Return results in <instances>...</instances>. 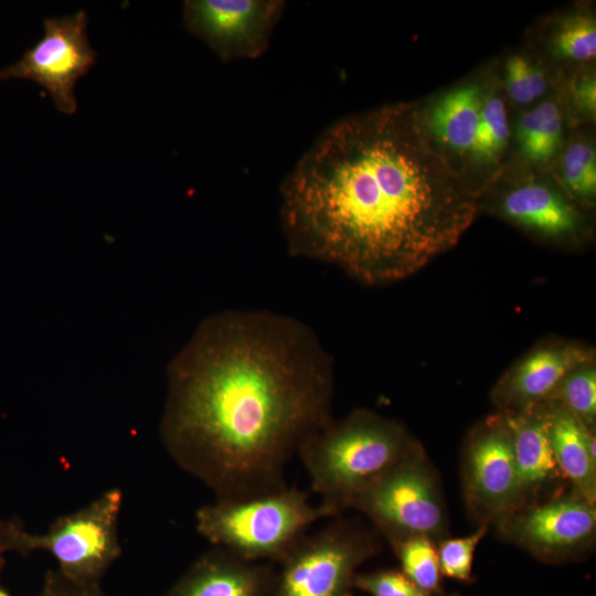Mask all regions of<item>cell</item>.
I'll use <instances>...</instances> for the list:
<instances>
[{
  "instance_id": "obj_18",
  "label": "cell",
  "mask_w": 596,
  "mask_h": 596,
  "mask_svg": "<svg viewBox=\"0 0 596 596\" xmlns=\"http://www.w3.org/2000/svg\"><path fill=\"white\" fill-rule=\"evenodd\" d=\"M565 114L560 99L545 97L520 115L512 138L525 166L547 170L555 163L566 141Z\"/></svg>"
},
{
  "instance_id": "obj_27",
  "label": "cell",
  "mask_w": 596,
  "mask_h": 596,
  "mask_svg": "<svg viewBox=\"0 0 596 596\" xmlns=\"http://www.w3.org/2000/svg\"><path fill=\"white\" fill-rule=\"evenodd\" d=\"M38 596H107L99 585L84 584L63 575L58 570L45 573L41 592Z\"/></svg>"
},
{
  "instance_id": "obj_14",
  "label": "cell",
  "mask_w": 596,
  "mask_h": 596,
  "mask_svg": "<svg viewBox=\"0 0 596 596\" xmlns=\"http://www.w3.org/2000/svg\"><path fill=\"white\" fill-rule=\"evenodd\" d=\"M592 361L590 353L571 344L538 348L521 359L494 389L498 405L512 412L551 400L563 377L574 368Z\"/></svg>"
},
{
  "instance_id": "obj_5",
  "label": "cell",
  "mask_w": 596,
  "mask_h": 596,
  "mask_svg": "<svg viewBox=\"0 0 596 596\" xmlns=\"http://www.w3.org/2000/svg\"><path fill=\"white\" fill-rule=\"evenodd\" d=\"M332 518L296 487L217 500L195 512V529L212 546L248 562H280L318 520Z\"/></svg>"
},
{
  "instance_id": "obj_28",
  "label": "cell",
  "mask_w": 596,
  "mask_h": 596,
  "mask_svg": "<svg viewBox=\"0 0 596 596\" xmlns=\"http://www.w3.org/2000/svg\"><path fill=\"white\" fill-rule=\"evenodd\" d=\"M2 526H3V520L0 518V571L2 566V554L4 551L3 543H2ZM0 596H11L1 585H0Z\"/></svg>"
},
{
  "instance_id": "obj_12",
  "label": "cell",
  "mask_w": 596,
  "mask_h": 596,
  "mask_svg": "<svg viewBox=\"0 0 596 596\" xmlns=\"http://www.w3.org/2000/svg\"><path fill=\"white\" fill-rule=\"evenodd\" d=\"M465 494L481 524L521 508V490L510 429L496 417L469 440L464 459Z\"/></svg>"
},
{
  "instance_id": "obj_13",
  "label": "cell",
  "mask_w": 596,
  "mask_h": 596,
  "mask_svg": "<svg viewBox=\"0 0 596 596\" xmlns=\"http://www.w3.org/2000/svg\"><path fill=\"white\" fill-rule=\"evenodd\" d=\"M499 521L507 538L549 561L583 552L596 531L595 504L576 492L518 508Z\"/></svg>"
},
{
  "instance_id": "obj_23",
  "label": "cell",
  "mask_w": 596,
  "mask_h": 596,
  "mask_svg": "<svg viewBox=\"0 0 596 596\" xmlns=\"http://www.w3.org/2000/svg\"><path fill=\"white\" fill-rule=\"evenodd\" d=\"M550 401L564 407L592 429L596 418V369L592 361L572 369Z\"/></svg>"
},
{
  "instance_id": "obj_21",
  "label": "cell",
  "mask_w": 596,
  "mask_h": 596,
  "mask_svg": "<svg viewBox=\"0 0 596 596\" xmlns=\"http://www.w3.org/2000/svg\"><path fill=\"white\" fill-rule=\"evenodd\" d=\"M501 75L504 95L517 106L539 103L550 88L547 66L526 52L509 54L503 61Z\"/></svg>"
},
{
  "instance_id": "obj_22",
  "label": "cell",
  "mask_w": 596,
  "mask_h": 596,
  "mask_svg": "<svg viewBox=\"0 0 596 596\" xmlns=\"http://www.w3.org/2000/svg\"><path fill=\"white\" fill-rule=\"evenodd\" d=\"M390 542L401 563V571L428 596L439 593L443 575L433 539L409 536Z\"/></svg>"
},
{
  "instance_id": "obj_11",
  "label": "cell",
  "mask_w": 596,
  "mask_h": 596,
  "mask_svg": "<svg viewBox=\"0 0 596 596\" xmlns=\"http://www.w3.org/2000/svg\"><path fill=\"white\" fill-rule=\"evenodd\" d=\"M286 2L281 0H187L183 25L223 62L265 53Z\"/></svg>"
},
{
  "instance_id": "obj_25",
  "label": "cell",
  "mask_w": 596,
  "mask_h": 596,
  "mask_svg": "<svg viewBox=\"0 0 596 596\" xmlns=\"http://www.w3.org/2000/svg\"><path fill=\"white\" fill-rule=\"evenodd\" d=\"M353 586L371 596H428L398 570L356 574Z\"/></svg>"
},
{
  "instance_id": "obj_4",
  "label": "cell",
  "mask_w": 596,
  "mask_h": 596,
  "mask_svg": "<svg viewBox=\"0 0 596 596\" xmlns=\"http://www.w3.org/2000/svg\"><path fill=\"white\" fill-rule=\"evenodd\" d=\"M416 448L395 421L358 409L309 436L297 456L319 504L334 518Z\"/></svg>"
},
{
  "instance_id": "obj_8",
  "label": "cell",
  "mask_w": 596,
  "mask_h": 596,
  "mask_svg": "<svg viewBox=\"0 0 596 596\" xmlns=\"http://www.w3.org/2000/svg\"><path fill=\"white\" fill-rule=\"evenodd\" d=\"M353 508L364 513L389 541L439 538L446 529L438 486L417 448L370 486Z\"/></svg>"
},
{
  "instance_id": "obj_19",
  "label": "cell",
  "mask_w": 596,
  "mask_h": 596,
  "mask_svg": "<svg viewBox=\"0 0 596 596\" xmlns=\"http://www.w3.org/2000/svg\"><path fill=\"white\" fill-rule=\"evenodd\" d=\"M547 54L576 71L590 67L596 56V19L590 6L575 7L550 21Z\"/></svg>"
},
{
  "instance_id": "obj_29",
  "label": "cell",
  "mask_w": 596,
  "mask_h": 596,
  "mask_svg": "<svg viewBox=\"0 0 596 596\" xmlns=\"http://www.w3.org/2000/svg\"><path fill=\"white\" fill-rule=\"evenodd\" d=\"M451 596H458V595H451Z\"/></svg>"
},
{
  "instance_id": "obj_6",
  "label": "cell",
  "mask_w": 596,
  "mask_h": 596,
  "mask_svg": "<svg viewBox=\"0 0 596 596\" xmlns=\"http://www.w3.org/2000/svg\"><path fill=\"white\" fill-rule=\"evenodd\" d=\"M121 507L123 492L113 488L87 505L57 518L42 534L28 532L19 520L3 521L4 551L21 555L45 551L66 577L99 585L123 552L118 534Z\"/></svg>"
},
{
  "instance_id": "obj_16",
  "label": "cell",
  "mask_w": 596,
  "mask_h": 596,
  "mask_svg": "<svg viewBox=\"0 0 596 596\" xmlns=\"http://www.w3.org/2000/svg\"><path fill=\"white\" fill-rule=\"evenodd\" d=\"M510 429L521 498L562 476L551 445L549 401L504 415Z\"/></svg>"
},
{
  "instance_id": "obj_24",
  "label": "cell",
  "mask_w": 596,
  "mask_h": 596,
  "mask_svg": "<svg viewBox=\"0 0 596 596\" xmlns=\"http://www.w3.org/2000/svg\"><path fill=\"white\" fill-rule=\"evenodd\" d=\"M488 524H481L472 534L464 538L444 539L438 543L437 555L443 576L470 582L476 549L485 536Z\"/></svg>"
},
{
  "instance_id": "obj_3",
  "label": "cell",
  "mask_w": 596,
  "mask_h": 596,
  "mask_svg": "<svg viewBox=\"0 0 596 596\" xmlns=\"http://www.w3.org/2000/svg\"><path fill=\"white\" fill-rule=\"evenodd\" d=\"M433 146L478 195L504 169L512 140L507 97L494 68L416 103Z\"/></svg>"
},
{
  "instance_id": "obj_1",
  "label": "cell",
  "mask_w": 596,
  "mask_h": 596,
  "mask_svg": "<svg viewBox=\"0 0 596 596\" xmlns=\"http://www.w3.org/2000/svg\"><path fill=\"white\" fill-rule=\"evenodd\" d=\"M280 198L289 253L368 285L404 279L453 248L479 207L427 137L416 103L334 121L287 174Z\"/></svg>"
},
{
  "instance_id": "obj_7",
  "label": "cell",
  "mask_w": 596,
  "mask_h": 596,
  "mask_svg": "<svg viewBox=\"0 0 596 596\" xmlns=\"http://www.w3.org/2000/svg\"><path fill=\"white\" fill-rule=\"evenodd\" d=\"M377 549L370 531L334 520L306 534L279 562L270 596H351L358 567Z\"/></svg>"
},
{
  "instance_id": "obj_26",
  "label": "cell",
  "mask_w": 596,
  "mask_h": 596,
  "mask_svg": "<svg viewBox=\"0 0 596 596\" xmlns=\"http://www.w3.org/2000/svg\"><path fill=\"white\" fill-rule=\"evenodd\" d=\"M568 82L567 110L578 121H594L596 116V75L594 68L576 71Z\"/></svg>"
},
{
  "instance_id": "obj_9",
  "label": "cell",
  "mask_w": 596,
  "mask_h": 596,
  "mask_svg": "<svg viewBox=\"0 0 596 596\" xmlns=\"http://www.w3.org/2000/svg\"><path fill=\"white\" fill-rule=\"evenodd\" d=\"M87 14L44 20V35L14 64L0 70V81L31 79L45 88L58 111L72 115L77 109L75 85L96 62L87 38Z\"/></svg>"
},
{
  "instance_id": "obj_17",
  "label": "cell",
  "mask_w": 596,
  "mask_h": 596,
  "mask_svg": "<svg viewBox=\"0 0 596 596\" xmlns=\"http://www.w3.org/2000/svg\"><path fill=\"white\" fill-rule=\"evenodd\" d=\"M550 437L553 454L562 476L574 492L595 504L596 459L589 451L592 429L553 401H549Z\"/></svg>"
},
{
  "instance_id": "obj_2",
  "label": "cell",
  "mask_w": 596,
  "mask_h": 596,
  "mask_svg": "<svg viewBox=\"0 0 596 596\" xmlns=\"http://www.w3.org/2000/svg\"><path fill=\"white\" fill-rule=\"evenodd\" d=\"M332 359L298 319L225 310L203 320L168 366L166 450L217 500L287 487L301 444L333 417Z\"/></svg>"
},
{
  "instance_id": "obj_10",
  "label": "cell",
  "mask_w": 596,
  "mask_h": 596,
  "mask_svg": "<svg viewBox=\"0 0 596 596\" xmlns=\"http://www.w3.org/2000/svg\"><path fill=\"white\" fill-rule=\"evenodd\" d=\"M513 172H501L491 183L499 184L494 207L500 216L549 242L576 243L584 237L583 207L551 171L524 164Z\"/></svg>"
},
{
  "instance_id": "obj_15",
  "label": "cell",
  "mask_w": 596,
  "mask_h": 596,
  "mask_svg": "<svg viewBox=\"0 0 596 596\" xmlns=\"http://www.w3.org/2000/svg\"><path fill=\"white\" fill-rule=\"evenodd\" d=\"M275 573L212 546L164 596H270Z\"/></svg>"
},
{
  "instance_id": "obj_20",
  "label": "cell",
  "mask_w": 596,
  "mask_h": 596,
  "mask_svg": "<svg viewBox=\"0 0 596 596\" xmlns=\"http://www.w3.org/2000/svg\"><path fill=\"white\" fill-rule=\"evenodd\" d=\"M553 173L566 193L582 207H592L596 198V151L584 135L565 141ZM553 164V166H554Z\"/></svg>"
}]
</instances>
